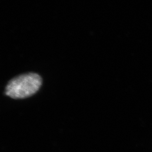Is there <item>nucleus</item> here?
<instances>
[{"mask_svg":"<svg viewBox=\"0 0 152 152\" xmlns=\"http://www.w3.org/2000/svg\"><path fill=\"white\" fill-rule=\"evenodd\" d=\"M42 84V77L37 74H24L14 77L8 83L5 94L13 99L26 98L34 94Z\"/></svg>","mask_w":152,"mask_h":152,"instance_id":"1","label":"nucleus"}]
</instances>
